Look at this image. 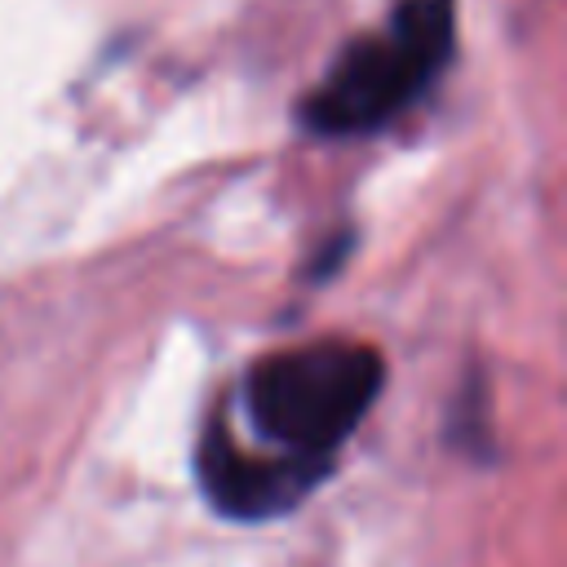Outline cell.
I'll return each mask as SVG.
<instances>
[{
	"label": "cell",
	"mask_w": 567,
	"mask_h": 567,
	"mask_svg": "<svg viewBox=\"0 0 567 567\" xmlns=\"http://www.w3.org/2000/svg\"><path fill=\"white\" fill-rule=\"evenodd\" d=\"M456 44V0H399L390 22L350 40L301 97L297 120L315 137H363L408 111Z\"/></svg>",
	"instance_id": "2"
},
{
	"label": "cell",
	"mask_w": 567,
	"mask_h": 567,
	"mask_svg": "<svg viewBox=\"0 0 567 567\" xmlns=\"http://www.w3.org/2000/svg\"><path fill=\"white\" fill-rule=\"evenodd\" d=\"M328 470L332 465L292 461V456H275V452L239 443L221 412L204 425L199 452H195L199 487H204L208 505L221 509L226 518H270V514H284L301 496H310L323 483Z\"/></svg>",
	"instance_id": "3"
},
{
	"label": "cell",
	"mask_w": 567,
	"mask_h": 567,
	"mask_svg": "<svg viewBox=\"0 0 567 567\" xmlns=\"http://www.w3.org/2000/svg\"><path fill=\"white\" fill-rule=\"evenodd\" d=\"M385 385L381 350L363 341H310L257 359L244 377V416L261 452L332 465Z\"/></svg>",
	"instance_id": "1"
}]
</instances>
